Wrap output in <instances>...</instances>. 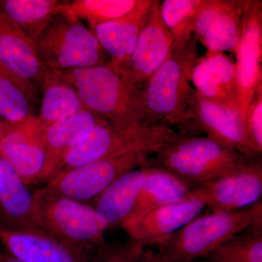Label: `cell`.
<instances>
[{"instance_id": "6da1fadb", "label": "cell", "mask_w": 262, "mask_h": 262, "mask_svg": "<svg viewBox=\"0 0 262 262\" xmlns=\"http://www.w3.org/2000/svg\"><path fill=\"white\" fill-rule=\"evenodd\" d=\"M57 71L75 86L88 110L114 126L130 127L144 122L142 93L111 62L91 68Z\"/></svg>"}, {"instance_id": "7a4b0ae2", "label": "cell", "mask_w": 262, "mask_h": 262, "mask_svg": "<svg viewBox=\"0 0 262 262\" xmlns=\"http://www.w3.org/2000/svg\"><path fill=\"white\" fill-rule=\"evenodd\" d=\"M184 136L160 122L117 127L100 118L92 132L66 157L54 176L96 160L131 153L156 154Z\"/></svg>"}, {"instance_id": "3957f363", "label": "cell", "mask_w": 262, "mask_h": 262, "mask_svg": "<svg viewBox=\"0 0 262 262\" xmlns=\"http://www.w3.org/2000/svg\"><path fill=\"white\" fill-rule=\"evenodd\" d=\"M199 58L198 41L192 36L184 48L174 51L150 78L142 93L144 122L187 123L189 103L194 91L191 77Z\"/></svg>"}, {"instance_id": "277c9868", "label": "cell", "mask_w": 262, "mask_h": 262, "mask_svg": "<svg viewBox=\"0 0 262 262\" xmlns=\"http://www.w3.org/2000/svg\"><path fill=\"white\" fill-rule=\"evenodd\" d=\"M155 155L149 165L173 174L192 189L234 173L253 160L207 137L189 136Z\"/></svg>"}, {"instance_id": "5b68a950", "label": "cell", "mask_w": 262, "mask_h": 262, "mask_svg": "<svg viewBox=\"0 0 262 262\" xmlns=\"http://www.w3.org/2000/svg\"><path fill=\"white\" fill-rule=\"evenodd\" d=\"M260 220L261 201L239 211L198 215L165 241L160 251L170 262L196 261Z\"/></svg>"}, {"instance_id": "8992f818", "label": "cell", "mask_w": 262, "mask_h": 262, "mask_svg": "<svg viewBox=\"0 0 262 262\" xmlns=\"http://www.w3.org/2000/svg\"><path fill=\"white\" fill-rule=\"evenodd\" d=\"M38 220L50 237L92 255L106 228L92 206L44 187L33 193Z\"/></svg>"}, {"instance_id": "52a82bcc", "label": "cell", "mask_w": 262, "mask_h": 262, "mask_svg": "<svg viewBox=\"0 0 262 262\" xmlns=\"http://www.w3.org/2000/svg\"><path fill=\"white\" fill-rule=\"evenodd\" d=\"M34 42L43 64L51 70H81L108 62L94 32L68 12L55 18Z\"/></svg>"}, {"instance_id": "ba28073f", "label": "cell", "mask_w": 262, "mask_h": 262, "mask_svg": "<svg viewBox=\"0 0 262 262\" xmlns=\"http://www.w3.org/2000/svg\"><path fill=\"white\" fill-rule=\"evenodd\" d=\"M146 166H149V160L144 153L96 160L57 173L48 181L46 187L85 203L97 198L123 174Z\"/></svg>"}, {"instance_id": "9c48e42d", "label": "cell", "mask_w": 262, "mask_h": 262, "mask_svg": "<svg viewBox=\"0 0 262 262\" xmlns=\"http://www.w3.org/2000/svg\"><path fill=\"white\" fill-rule=\"evenodd\" d=\"M46 127L34 114L18 121H2L0 158L12 165L27 186L41 182L46 163Z\"/></svg>"}, {"instance_id": "30bf717a", "label": "cell", "mask_w": 262, "mask_h": 262, "mask_svg": "<svg viewBox=\"0 0 262 262\" xmlns=\"http://www.w3.org/2000/svg\"><path fill=\"white\" fill-rule=\"evenodd\" d=\"M160 3L153 0L147 21L130 58L121 65H115L141 93L174 52L173 39L160 17Z\"/></svg>"}, {"instance_id": "8fae6325", "label": "cell", "mask_w": 262, "mask_h": 262, "mask_svg": "<svg viewBox=\"0 0 262 262\" xmlns=\"http://www.w3.org/2000/svg\"><path fill=\"white\" fill-rule=\"evenodd\" d=\"M234 53L239 110L244 122L250 101L262 87L261 1L246 0L241 39Z\"/></svg>"}, {"instance_id": "7c38bea8", "label": "cell", "mask_w": 262, "mask_h": 262, "mask_svg": "<svg viewBox=\"0 0 262 262\" xmlns=\"http://www.w3.org/2000/svg\"><path fill=\"white\" fill-rule=\"evenodd\" d=\"M212 212L239 211L261 201L262 163L251 160L234 173L192 189Z\"/></svg>"}, {"instance_id": "4fadbf2b", "label": "cell", "mask_w": 262, "mask_h": 262, "mask_svg": "<svg viewBox=\"0 0 262 262\" xmlns=\"http://www.w3.org/2000/svg\"><path fill=\"white\" fill-rule=\"evenodd\" d=\"M189 122L204 132L208 139L249 159L259 158L246 139L239 108L210 101L194 91L188 111Z\"/></svg>"}, {"instance_id": "5bb4252c", "label": "cell", "mask_w": 262, "mask_h": 262, "mask_svg": "<svg viewBox=\"0 0 262 262\" xmlns=\"http://www.w3.org/2000/svg\"><path fill=\"white\" fill-rule=\"evenodd\" d=\"M244 0H206L196 19L193 36L208 52L235 51L241 39Z\"/></svg>"}, {"instance_id": "9a60e30c", "label": "cell", "mask_w": 262, "mask_h": 262, "mask_svg": "<svg viewBox=\"0 0 262 262\" xmlns=\"http://www.w3.org/2000/svg\"><path fill=\"white\" fill-rule=\"evenodd\" d=\"M204 203L190 192L186 199L148 212L136 220L125 222L122 227L130 238L143 246H158L199 215Z\"/></svg>"}, {"instance_id": "2e32d148", "label": "cell", "mask_w": 262, "mask_h": 262, "mask_svg": "<svg viewBox=\"0 0 262 262\" xmlns=\"http://www.w3.org/2000/svg\"><path fill=\"white\" fill-rule=\"evenodd\" d=\"M0 228L49 236L38 220L33 194L12 165L2 158H0Z\"/></svg>"}, {"instance_id": "e0dca14e", "label": "cell", "mask_w": 262, "mask_h": 262, "mask_svg": "<svg viewBox=\"0 0 262 262\" xmlns=\"http://www.w3.org/2000/svg\"><path fill=\"white\" fill-rule=\"evenodd\" d=\"M191 82L202 97L239 110L235 63L225 53L208 52L200 58Z\"/></svg>"}, {"instance_id": "ac0fdd59", "label": "cell", "mask_w": 262, "mask_h": 262, "mask_svg": "<svg viewBox=\"0 0 262 262\" xmlns=\"http://www.w3.org/2000/svg\"><path fill=\"white\" fill-rule=\"evenodd\" d=\"M0 63L17 77L42 84L46 72L35 42L17 24L0 11Z\"/></svg>"}, {"instance_id": "d6986e66", "label": "cell", "mask_w": 262, "mask_h": 262, "mask_svg": "<svg viewBox=\"0 0 262 262\" xmlns=\"http://www.w3.org/2000/svg\"><path fill=\"white\" fill-rule=\"evenodd\" d=\"M101 117L89 110L46 127V163L41 182H48L71 151L92 132Z\"/></svg>"}, {"instance_id": "ffe728a7", "label": "cell", "mask_w": 262, "mask_h": 262, "mask_svg": "<svg viewBox=\"0 0 262 262\" xmlns=\"http://www.w3.org/2000/svg\"><path fill=\"white\" fill-rule=\"evenodd\" d=\"M153 0H140L130 13L117 20L91 28L110 62L121 65L130 58L139 34L147 21Z\"/></svg>"}, {"instance_id": "44dd1931", "label": "cell", "mask_w": 262, "mask_h": 262, "mask_svg": "<svg viewBox=\"0 0 262 262\" xmlns=\"http://www.w3.org/2000/svg\"><path fill=\"white\" fill-rule=\"evenodd\" d=\"M7 252L27 262H93L92 255L49 236L0 228Z\"/></svg>"}, {"instance_id": "7402d4cb", "label": "cell", "mask_w": 262, "mask_h": 262, "mask_svg": "<svg viewBox=\"0 0 262 262\" xmlns=\"http://www.w3.org/2000/svg\"><path fill=\"white\" fill-rule=\"evenodd\" d=\"M149 166L127 172L94 199L96 215L106 229L122 227L134 209Z\"/></svg>"}, {"instance_id": "603a6c76", "label": "cell", "mask_w": 262, "mask_h": 262, "mask_svg": "<svg viewBox=\"0 0 262 262\" xmlns=\"http://www.w3.org/2000/svg\"><path fill=\"white\" fill-rule=\"evenodd\" d=\"M192 190V188L173 174L149 165L145 182L135 206L124 223L160 207L182 201L189 195Z\"/></svg>"}, {"instance_id": "cb8c5ba5", "label": "cell", "mask_w": 262, "mask_h": 262, "mask_svg": "<svg viewBox=\"0 0 262 262\" xmlns=\"http://www.w3.org/2000/svg\"><path fill=\"white\" fill-rule=\"evenodd\" d=\"M41 84L42 99L38 117L47 126L88 110L75 86L58 71L46 69Z\"/></svg>"}, {"instance_id": "d4e9b609", "label": "cell", "mask_w": 262, "mask_h": 262, "mask_svg": "<svg viewBox=\"0 0 262 262\" xmlns=\"http://www.w3.org/2000/svg\"><path fill=\"white\" fill-rule=\"evenodd\" d=\"M71 3L62 0H0V11L35 42L55 18L69 11Z\"/></svg>"}, {"instance_id": "484cf974", "label": "cell", "mask_w": 262, "mask_h": 262, "mask_svg": "<svg viewBox=\"0 0 262 262\" xmlns=\"http://www.w3.org/2000/svg\"><path fill=\"white\" fill-rule=\"evenodd\" d=\"M35 86L10 72L0 63V115L5 120L18 121L32 114Z\"/></svg>"}, {"instance_id": "4316f807", "label": "cell", "mask_w": 262, "mask_h": 262, "mask_svg": "<svg viewBox=\"0 0 262 262\" xmlns=\"http://www.w3.org/2000/svg\"><path fill=\"white\" fill-rule=\"evenodd\" d=\"M206 0H164L160 14L173 41L174 51L184 48L193 36L196 19Z\"/></svg>"}, {"instance_id": "83f0119b", "label": "cell", "mask_w": 262, "mask_h": 262, "mask_svg": "<svg viewBox=\"0 0 262 262\" xmlns=\"http://www.w3.org/2000/svg\"><path fill=\"white\" fill-rule=\"evenodd\" d=\"M262 220L236 234L207 255L211 262H262Z\"/></svg>"}, {"instance_id": "f1b7e54d", "label": "cell", "mask_w": 262, "mask_h": 262, "mask_svg": "<svg viewBox=\"0 0 262 262\" xmlns=\"http://www.w3.org/2000/svg\"><path fill=\"white\" fill-rule=\"evenodd\" d=\"M140 0H75L71 3L69 14L84 20L90 28L117 20L130 13Z\"/></svg>"}, {"instance_id": "f546056e", "label": "cell", "mask_w": 262, "mask_h": 262, "mask_svg": "<svg viewBox=\"0 0 262 262\" xmlns=\"http://www.w3.org/2000/svg\"><path fill=\"white\" fill-rule=\"evenodd\" d=\"M145 246L134 239L124 244L104 241L92 253L93 262H141Z\"/></svg>"}, {"instance_id": "4dcf8cb0", "label": "cell", "mask_w": 262, "mask_h": 262, "mask_svg": "<svg viewBox=\"0 0 262 262\" xmlns=\"http://www.w3.org/2000/svg\"><path fill=\"white\" fill-rule=\"evenodd\" d=\"M245 135L255 153L262 152V87L257 90L248 104L244 122Z\"/></svg>"}, {"instance_id": "1f68e13d", "label": "cell", "mask_w": 262, "mask_h": 262, "mask_svg": "<svg viewBox=\"0 0 262 262\" xmlns=\"http://www.w3.org/2000/svg\"><path fill=\"white\" fill-rule=\"evenodd\" d=\"M141 262H170L168 258L160 251H155L151 248L144 250Z\"/></svg>"}, {"instance_id": "d6a6232c", "label": "cell", "mask_w": 262, "mask_h": 262, "mask_svg": "<svg viewBox=\"0 0 262 262\" xmlns=\"http://www.w3.org/2000/svg\"><path fill=\"white\" fill-rule=\"evenodd\" d=\"M0 262H27L5 251H0Z\"/></svg>"}, {"instance_id": "836d02e7", "label": "cell", "mask_w": 262, "mask_h": 262, "mask_svg": "<svg viewBox=\"0 0 262 262\" xmlns=\"http://www.w3.org/2000/svg\"><path fill=\"white\" fill-rule=\"evenodd\" d=\"M2 134H3V128H2V122L0 121V139L2 137Z\"/></svg>"}, {"instance_id": "e575fe53", "label": "cell", "mask_w": 262, "mask_h": 262, "mask_svg": "<svg viewBox=\"0 0 262 262\" xmlns=\"http://www.w3.org/2000/svg\"><path fill=\"white\" fill-rule=\"evenodd\" d=\"M192 262H211V261H208V260L205 259V260H203V261H200V260H196V261H194Z\"/></svg>"}]
</instances>
